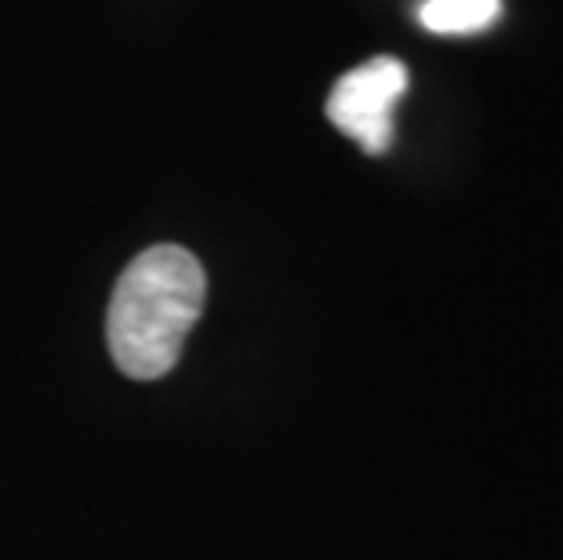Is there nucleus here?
Returning a JSON list of instances; mask_svg holds the SVG:
<instances>
[{
  "label": "nucleus",
  "mask_w": 563,
  "mask_h": 560,
  "mask_svg": "<svg viewBox=\"0 0 563 560\" xmlns=\"http://www.w3.org/2000/svg\"><path fill=\"white\" fill-rule=\"evenodd\" d=\"M208 299L200 259L178 244H157L128 262L106 314V342L128 378L153 383L183 356Z\"/></svg>",
  "instance_id": "1"
},
{
  "label": "nucleus",
  "mask_w": 563,
  "mask_h": 560,
  "mask_svg": "<svg viewBox=\"0 0 563 560\" xmlns=\"http://www.w3.org/2000/svg\"><path fill=\"white\" fill-rule=\"evenodd\" d=\"M407 91V66L393 55H375L364 66L334 80L328 95V121L361 142L371 157H382L393 146V113Z\"/></svg>",
  "instance_id": "2"
},
{
  "label": "nucleus",
  "mask_w": 563,
  "mask_h": 560,
  "mask_svg": "<svg viewBox=\"0 0 563 560\" xmlns=\"http://www.w3.org/2000/svg\"><path fill=\"white\" fill-rule=\"evenodd\" d=\"M501 19V0H426L418 8V22L440 37H465L484 33Z\"/></svg>",
  "instance_id": "3"
}]
</instances>
